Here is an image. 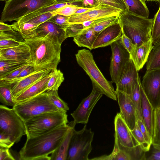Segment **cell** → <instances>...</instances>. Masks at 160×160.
<instances>
[{
    "label": "cell",
    "instance_id": "cell-39",
    "mask_svg": "<svg viewBox=\"0 0 160 160\" xmlns=\"http://www.w3.org/2000/svg\"><path fill=\"white\" fill-rule=\"evenodd\" d=\"M56 15V14L54 11L48 12L31 18L24 22L30 23L38 26L48 21Z\"/></svg>",
    "mask_w": 160,
    "mask_h": 160
},
{
    "label": "cell",
    "instance_id": "cell-29",
    "mask_svg": "<svg viewBox=\"0 0 160 160\" xmlns=\"http://www.w3.org/2000/svg\"><path fill=\"white\" fill-rule=\"evenodd\" d=\"M91 160H131V159L129 155L125 151L119 148L117 140L115 138L113 149L110 154L103 155Z\"/></svg>",
    "mask_w": 160,
    "mask_h": 160
},
{
    "label": "cell",
    "instance_id": "cell-43",
    "mask_svg": "<svg viewBox=\"0 0 160 160\" xmlns=\"http://www.w3.org/2000/svg\"><path fill=\"white\" fill-rule=\"evenodd\" d=\"M119 21L118 16H113L109 19L103 21L92 28L95 32L98 34L103 30Z\"/></svg>",
    "mask_w": 160,
    "mask_h": 160
},
{
    "label": "cell",
    "instance_id": "cell-21",
    "mask_svg": "<svg viewBox=\"0 0 160 160\" xmlns=\"http://www.w3.org/2000/svg\"><path fill=\"white\" fill-rule=\"evenodd\" d=\"M50 70L36 71L17 82L11 85V93L14 98L33 84L48 74Z\"/></svg>",
    "mask_w": 160,
    "mask_h": 160
},
{
    "label": "cell",
    "instance_id": "cell-23",
    "mask_svg": "<svg viewBox=\"0 0 160 160\" xmlns=\"http://www.w3.org/2000/svg\"><path fill=\"white\" fill-rule=\"evenodd\" d=\"M153 46L152 41L151 39L140 45L136 46L130 54V59L133 61L138 71L141 70L147 62Z\"/></svg>",
    "mask_w": 160,
    "mask_h": 160
},
{
    "label": "cell",
    "instance_id": "cell-47",
    "mask_svg": "<svg viewBox=\"0 0 160 160\" xmlns=\"http://www.w3.org/2000/svg\"><path fill=\"white\" fill-rule=\"evenodd\" d=\"M69 19V17L56 14L48 21L55 23L65 30L70 24Z\"/></svg>",
    "mask_w": 160,
    "mask_h": 160
},
{
    "label": "cell",
    "instance_id": "cell-1",
    "mask_svg": "<svg viewBox=\"0 0 160 160\" xmlns=\"http://www.w3.org/2000/svg\"><path fill=\"white\" fill-rule=\"evenodd\" d=\"M71 125L72 121L46 133L27 138L19 152V159L37 160L51 154L58 147Z\"/></svg>",
    "mask_w": 160,
    "mask_h": 160
},
{
    "label": "cell",
    "instance_id": "cell-38",
    "mask_svg": "<svg viewBox=\"0 0 160 160\" xmlns=\"http://www.w3.org/2000/svg\"><path fill=\"white\" fill-rule=\"evenodd\" d=\"M131 132L139 146L145 152L148 151L151 145L146 142L137 123L133 129L131 130Z\"/></svg>",
    "mask_w": 160,
    "mask_h": 160
},
{
    "label": "cell",
    "instance_id": "cell-19",
    "mask_svg": "<svg viewBox=\"0 0 160 160\" xmlns=\"http://www.w3.org/2000/svg\"><path fill=\"white\" fill-rule=\"evenodd\" d=\"M4 59L31 63V54L28 46L23 41L13 47L0 49V60Z\"/></svg>",
    "mask_w": 160,
    "mask_h": 160
},
{
    "label": "cell",
    "instance_id": "cell-24",
    "mask_svg": "<svg viewBox=\"0 0 160 160\" xmlns=\"http://www.w3.org/2000/svg\"><path fill=\"white\" fill-rule=\"evenodd\" d=\"M76 124L72 121V125L57 148L50 156L51 160H66L68 149L73 129Z\"/></svg>",
    "mask_w": 160,
    "mask_h": 160
},
{
    "label": "cell",
    "instance_id": "cell-53",
    "mask_svg": "<svg viewBox=\"0 0 160 160\" xmlns=\"http://www.w3.org/2000/svg\"><path fill=\"white\" fill-rule=\"evenodd\" d=\"M9 148L0 147V160H15Z\"/></svg>",
    "mask_w": 160,
    "mask_h": 160
},
{
    "label": "cell",
    "instance_id": "cell-49",
    "mask_svg": "<svg viewBox=\"0 0 160 160\" xmlns=\"http://www.w3.org/2000/svg\"><path fill=\"white\" fill-rule=\"evenodd\" d=\"M14 143L9 136L0 132V147L9 148Z\"/></svg>",
    "mask_w": 160,
    "mask_h": 160
},
{
    "label": "cell",
    "instance_id": "cell-40",
    "mask_svg": "<svg viewBox=\"0 0 160 160\" xmlns=\"http://www.w3.org/2000/svg\"><path fill=\"white\" fill-rule=\"evenodd\" d=\"M9 39L19 42L24 41L22 36L18 32L13 30L7 31H0V40Z\"/></svg>",
    "mask_w": 160,
    "mask_h": 160
},
{
    "label": "cell",
    "instance_id": "cell-45",
    "mask_svg": "<svg viewBox=\"0 0 160 160\" xmlns=\"http://www.w3.org/2000/svg\"><path fill=\"white\" fill-rule=\"evenodd\" d=\"M36 71L34 66L30 63L20 73L15 79L7 83H0L12 85Z\"/></svg>",
    "mask_w": 160,
    "mask_h": 160
},
{
    "label": "cell",
    "instance_id": "cell-36",
    "mask_svg": "<svg viewBox=\"0 0 160 160\" xmlns=\"http://www.w3.org/2000/svg\"><path fill=\"white\" fill-rule=\"evenodd\" d=\"M160 145V107L154 111V122L152 144Z\"/></svg>",
    "mask_w": 160,
    "mask_h": 160
},
{
    "label": "cell",
    "instance_id": "cell-7",
    "mask_svg": "<svg viewBox=\"0 0 160 160\" xmlns=\"http://www.w3.org/2000/svg\"><path fill=\"white\" fill-rule=\"evenodd\" d=\"M17 114L25 122L41 114L58 111L49 99L46 92L12 107Z\"/></svg>",
    "mask_w": 160,
    "mask_h": 160
},
{
    "label": "cell",
    "instance_id": "cell-20",
    "mask_svg": "<svg viewBox=\"0 0 160 160\" xmlns=\"http://www.w3.org/2000/svg\"><path fill=\"white\" fill-rule=\"evenodd\" d=\"M50 72L14 98L15 104L28 100L47 91Z\"/></svg>",
    "mask_w": 160,
    "mask_h": 160
},
{
    "label": "cell",
    "instance_id": "cell-32",
    "mask_svg": "<svg viewBox=\"0 0 160 160\" xmlns=\"http://www.w3.org/2000/svg\"><path fill=\"white\" fill-rule=\"evenodd\" d=\"M29 63L4 59L0 60V78L14 70Z\"/></svg>",
    "mask_w": 160,
    "mask_h": 160
},
{
    "label": "cell",
    "instance_id": "cell-61",
    "mask_svg": "<svg viewBox=\"0 0 160 160\" xmlns=\"http://www.w3.org/2000/svg\"><path fill=\"white\" fill-rule=\"evenodd\" d=\"M8 0H0L1 1H7Z\"/></svg>",
    "mask_w": 160,
    "mask_h": 160
},
{
    "label": "cell",
    "instance_id": "cell-6",
    "mask_svg": "<svg viewBox=\"0 0 160 160\" xmlns=\"http://www.w3.org/2000/svg\"><path fill=\"white\" fill-rule=\"evenodd\" d=\"M56 2L55 0H8L2 12L0 22L18 21L27 15Z\"/></svg>",
    "mask_w": 160,
    "mask_h": 160
},
{
    "label": "cell",
    "instance_id": "cell-57",
    "mask_svg": "<svg viewBox=\"0 0 160 160\" xmlns=\"http://www.w3.org/2000/svg\"><path fill=\"white\" fill-rule=\"evenodd\" d=\"M13 30L11 25L0 22V31H7Z\"/></svg>",
    "mask_w": 160,
    "mask_h": 160
},
{
    "label": "cell",
    "instance_id": "cell-50",
    "mask_svg": "<svg viewBox=\"0 0 160 160\" xmlns=\"http://www.w3.org/2000/svg\"><path fill=\"white\" fill-rule=\"evenodd\" d=\"M137 123L139 126L146 142L150 144H152V138L150 135L143 121L142 120H137Z\"/></svg>",
    "mask_w": 160,
    "mask_h": 160
},
{
    "label": "cell",
    "instance_id": "cell-46",
    "mask_svg": "<svg viewBox=\"0 0 160 160\" xmlns=\"http://www.w3.org/2000/svg\"><path fill=\"white\" fill-rule=\"evenodd\" d=\"M30 63L23 65L0 78V83H6L15 79L20 73Z\"/></svg>",
    "mask_w": 160,
    "mask_h": 160
},
{
    "label": "cell",
    "instance_id": "cell-17",
    "mask_svg": "<svg viewBox=\"0 0 160 160\" xmlns=\"http://www.w3.org/2000/svg\"><path fill=\"white\" fill-rule=\"evenodd\" d=\"M122 34V28L119 21L108 27L98 34L92 46V49L105 47L119 40Z\"/></svg>",
    "mask_w": 160,
    "mask_h": 160
},
{
    "label": "cell",
    "instance_id": "cell-26",
    "mask_svg": "<svg viewBox=\"0 0 160 160\" xmlns=\"http://www.w3.org/2000/svg\"><path fill=\"white\" fill-rule=\"evenodd\" d=\"M82 0H74L66 2H56L52 5L40 9L35 12L27 15L18 21L20 22H24L35 17L44 13L53 12L58 8L67 5H73L82 7Z\"/></svg>",
    "mask_w": 160,
    "mask_h": 160
},
{
    "label": "cell",
    "instance_id": "cell-41",
    "mask_svg": "<svg viewBox=\"0 0 160 160\" xmlns=\"http://www.w3.org/2000/svg\"><path fill=\"white\" fill-rule=\"evenodd\" d=\"M84 28L82 24H70L65 29L66 38L73 37Z\"/></svg>",
    "mask_w": 160,
    "mask_h": 160
},
{
    "label": "cell",
    "instance_id": "cell-2",
    "mask_svg": "<svg viewBox=\"0 0 160 160\" xmlns=\"http://www.w3.org/2000/svg\"><path fill=\"white\" fill-rule=\"evenodd\" d=\"M28 46L31 63L37 71L57 69L61 61V44L48 37H35L24 40Z\"/></svg>",
    "mask_w": 160,
    "mask_h": 160
},
{
    "label": "cell",
    "instance_id": "cell-30",
    "mask_svg": "<svg viewBox=\"0 0 160 160\" xmlns=\"http://www.w3.org/2000/svg\"><path fill=\"white\" fill-rule=\"evenodd\" d=\"M11 25L13 29L20 33L24 40L28 38L38 26L32 23L19 21L14 22Z\"/></svg>",
    "mask_w": 160,
    "mask_h": 160
},
{
    "label": "cell",
    "instance_id": "cell-60",
    "mask_svg": "<svg viewBox=\"0 0 160 160\" xmlns=\"http://www.w3.org/2000/svg\"><path fill=\"white\" fill-rule=\"evenodd\" d=\"M144 2L146 1H154L160 2V0H142Z\"/></svg>",
    "mask_w": 160,
    "mask_h": 160
},
{
    "label": "cell",
    "instance_id": "cell-28",
    "mask_svg": "<svg viewBox=\"0 0 160 160\" xmlns=\"http://www.w3.org/2000/svg\"><path fill=\"white\" fill-rule=\"evenodd\" d=\"M147 70H160V42L153 45L146 62Z\"/></svg>",
    "mask_w": 160,
    "mask_h": 160
},
{
    "label": "cell",
    "instance_id": "cell-48",
    "mask_svg": "<svg viewBox=\"0 0 160 160\" xmlns=\"http://www.w3.org/2000/svg\"><path fill=\"white\" fill-rule=\"evenodd\" d=\"M119 40L122 44L130 55L134 50L136 45L133 43L130 38L125 35L123 32L122 36Z\"/></svg>",
    "mask_w": 160,
    "mask_h": 160
},
{
    "label": "cell",
    "instance_id": "cell-62",
    "mask_svg": "<svg viewBox=\"0 0 160 160\" xmlns=\"http://www.w3.org/2000/svg\"><path fill=\"white\" fill-rule=\"evenodd\" d=\"M75 0V1H78V0Z\"/></svg>",
    "mask_w": 160,
    "mask_h": 160
},
{
    "label": "cell",
    "instance_id": "cell-4",
    "mask_svg": "<svg viewBox=\"0 0 160 160\" xmlns=\"http://www.w3.org/2000/svg\"><path fill=\"white\" fill-rule=\"evenodd\" d=\"M78 65L90 78L92 84L98 90L108 98L116 101V90L111 81L108 80L97 66L92 52L88 49L79 50L75 54Z\"/></svg>",
    "mask_w": 160,
    "mask_h": 160
},
{
    "label": "cell",
    "instance_id": "cell-59",
    "mask_svg": "<svg viewBox=\"0 0 160 160\" xmlns=\"http://www.w3.org/2000/svg\"><path fill=\"white\" fill-rule=\"evenodd\" d=\"M57 2H66L74 1V0H55Z\"/></svg>",
    "mask_w": 160,
    "mask_h": 160
},
{
    "label": "cell",
    "instance_id": "cell-16",
    "mask_svg": "<svg viewBox=\"0 0 160 160\" xmlns=\"http://www.w3.org/2000/svg\"><path fill=\"white\" fill-rule=\"evenodd\" d=\"M120 113L131 130L137 123L136 110L130 96L124 92L116 90Z\"/></svg>",
    "mask_w": 160,
    "mask_h": 160
},
{
    "label": "cell",
    "instance_id": "cell-18",
    "mask_svg": "<svg viewBox=\"0 0 160 160\" xmlns=\"http://www.w3.org/2000/svg\"><path fill=\"white\" fill-rule=\"evenodd\" d=\"M45 36L55 39L61 45L66 39L65 30L49 21L39 25L27 39L35 37Z\"/></svg>",
    "mask_w": 160,
    "mask_h": 160
},
{
    "label": "cell",
    "instance_id": "cell-14",
    "mask_svg": "<svg viewBox=\"0 0 160 160\" xmlns=\"http://www.w3.org/2000/svg\"><path fill=\"white\" fill-rule=\"evenodd\" d=\"M114 124V137L120 145L129 148L139 146L120 112L115 117Z\"/></svg>",
    "mask_w": 160,
    "mask_h": 160
},
{
    "label": "cell",
    "instance_id": "cell-52",
    "mask_svg": "<svg viewBox=\"0 0 160 160\" xmlns=\"http://www.w3.org/2000/svg\"><path fill=\"white\" fill-rule=\"evenodd\" d=\"M112 17L101 18L84 22L82 24L84 26V28H89L93 27L103 21L108 20Z\"/></svg>",
    "mask_w": 160,
    "mask_h": 160
},
{
    "label": "cell",
    "instance_id": "cell-51",
    "mask_svg": "<svg viewBox=\"0 0 160 160\" xmlns=\"http://www.w3.org/2000/svg\"><path fill=\"white\" fill-rule=\"evenodd\" d=\"M21 42L9 39L0 40V49L13 47L19 45Z\"/></svg>",
    "mask_w": 160,
    "mask_h": 160
},
{
    "label": "cell",
    "instance_id": "cell-13",
    "mask_svg": "<svg viewBox=\"0 0 160 160\" xmlns=\"http://www.w3.org/2000/svg\"><path fill=\"white\" fill-rule=\"evenodd\" d=\"M102 95L92 86V91L89 95L82 100L76 109L71 114L76 124H86L88 122L93 109Z\"/></svg>",
    "mask_w": 160,
    "mask_h": 160
},
{
    "label": "cell",
    "instance_id": "cell-8",
    "mask_svg": "<svg viewBox=\"0 0 160 160\" xmlns=\"http://www.w3.org/2000/svg\"><path fill=\"white\" fill-rule=\"evenodd\" d=\"M94 132L86 125L79 131L73 129L68 151L67 160H88L92 150Z\"/></svg>",
    "mask_w": 160,
    "mask_h": 160
},
{
    "label": "cell",
    "instance_id": "cell-25",
    "mask_svg": "<svg viewBox=\"0 0 160 160\" xmlns=\"http://www.w3.org/2000/svg\"><path fill=\"white\" fill-rule=\"evenodd\" d=\"M98 34L92 27L84 28L78 34L73 37V41L79 47H85L92 50Z\"/></svg>",
    "mask_w": 160,
    "mask_h": 160
},
{
    "label": "cell",
    "instance_id": "cell-27",
    "mask_svg": "<svg viewBox=\"0 0 160 160\" xmlns=\"http://www.w3.org/2000/svg\"><path fill=\"white\" fill-rule=\"evenodd\" d=\"M128 11L136 15L148 18L149 12L146 4L142 0H124Z\"/></svg>",
    "mask_w": 160,
    "mask_h": 160
},
{
    "label": "cell",
    "instance_id": "cell-3",
    "mask_svg": "<svg viewBox=\"0 0 160 160\" xmlns=\"http://www.w3.org/2000/svg\"><path fill=\"white\" fill-rule=\"evenodd\" d=\"M122 32L138 46L151 39L153 18L149 19L123 11L118 16Z\"/></svg>",
    "mask_w": 160,
    "mask_h": 160
},
{
    "label": "cell",
    "instance_id": "cell-10",
    "mask_svg": "<svg viewBox=\"0 0 160 160\" xmlns=\"http://www.w3.org/2000/svg\"><path fill=\"white\" fill-rule=\"evenodd\" d=\"M112 55L109 68L112 83L117 84L128 62L130 59L129 52L118 40L110 45Z\"/></svg>",
    "mask_w": 160,
    "mask_h": 160
},
{
    "label": "cell",
    "instance_id": "cell-35",
    "mask_svg": "<svg viewBox=\"0 0 160 160\" xmlns=\"http://www.w3.org/2000/svg\"><path fill=\"white\" fill-rule=\"evenodd\" d=\"M46 93L50 100L59 110L67 112L69 110L68 104L59 97L58 90L47 91Z\"/></svg>",
    "mask_w": 160,
    "mask_h": 160
},
{
    "label": "cell",
    "instance_id": "cell-22",
    "mask_svg": "<svg viewBox=\"0 0 160 160\" xmlns=\"http://www.w3.org/2000/svg\"><path fill=\"white\" fill-rule=\"evenodd\" d=\"M140 92L141 110L143 121L152 138L154 127V109L146 95L141 83Z\"/></svg>",
    "mask_w": 160,
    "mask_h": 160
},
{
    "label": "cell",
    "instance_id": "cell-31",
    "mask_svg": "<svg viewBox=\"0 0 160 160\" xmlns=\"http://www.w3.org/2000/svg\"><path fill=\"white\" fill-rule=\"evenodd\" d=\"M140 78H139L132 94L129 95L134 106L136 113L137 120L143 121L141 110V101Z\"/></svg>",
    "mask_w": 160,
    "mask_h": 160
},
{
    "label": "cell",
    "instance_id": "cell-9",
    "mask_svg": "<svg viewBox=\"0 0 160 160\" xmlns=\"http://www.w3.org/2000/svg\"><path fill=\"white\" fill-rule=\"evenodd\" d=\"M0 132L9 136L14 143L26 135L24 122L14 109L5 105L0 106Z\"/></svg>",
    "mask_w": 160,
    "mask_h": 160
},
{
    "label": "cell",
    "instance_id": "cell-55",
    "mask_svg": "<svg viewBox=\"0 0 160 160\" xmlns=\"http://www.w3.org/2000/svg\"><path fill=\"white\" fill-rule=\"evenodd\" d=\"M100 4L110 5L120 9L119 6L112 0H97Z\"/></svg>",
    "mask_w": 160,
    "mask_h": 160
},
{
    "label": "cell",
    "instance_id": "cell-37",
    "mask_svg": "<svg viewBox=\"0 0 160 160\" xmlns=\"http://www.w3.org/2000/svg\"><path fill=\"white\" fill-rule=\"evenodd\" d=\"M151 39L153 45L160 42V4L158 10L153 18Z\"/></svg>",
    "mask_w": 160,
    "mask_h": 160
},
{
    "label": "cell",
    "instance_id": "cell-42",
    "mask_svg": "<svg viewBox=\"0 0 160 160\" xmlns=\"http://www.w3.org/2000/svg\"><path fill=\"white\" fill-rule=\"evenodd\" d=\"M144 160H160V145L152 144L149 150L145 152Z\"/></svg>",
    "mask_w": 160,
    "mask_h": 160
},
{
    "label": "cell",
    "instance_id": "cell-56",
    "mask_svg": "<svg viewBox=\"0 0 160 160\" xmlns=\"http://www.w3.org/2000/svg\"><path fill=\"white\" fill-rule=\"evenodd\" d=\"M120 7L123 11H128V8L124 0H112Z\"/></svg>",
    "mask_w": 160,
    "mask_h": 160
},
{
    "label": "cell",
    "instance_id": "cell-34",
    "mask_svg": "<svg viewBox=\"0 0 160 160\" xmlns=\"http://www.w3.org/2000/svg\"><path fill=\"white\" fill-rule=\"evenodd\" d=\"M11 89V85L0 83V102L5 105L13 107L15 103Z\"/></svg>",
    "mask_w": 160,
    "mask_h": 160
},
{
    "label": "cell",
    "instance_id": "cell-54",
    "mask_svg": "<svg viewBox=\"0 0 160 160\" xmlns=\"http://www.w3.org/2000/svg\"><path fill=\"white\" fill-rule=\"evenodd\" d=\"M100 5L97 0H83L82 7L83 8H92Z\"/></svg>",
    "mask_w": 160,
    "mask_h": 160
},
{
    "label": "cell",
    "instance_id": "cell-11",
    "mask_svg": "<svg viewBox=\"0 0 160 160\" xmlns=\"http://www.w3.org/2000/svg\"><path fill=\"white\" fill-rule=\"evenodd\" d=\"M141 84L154 109L160 107V70H147Z\"/></svg>",
    "mask_w": 160,
    "mask_h": 160
},
{
    "label": "cell",
    "instance_id": "cell-15",
    "mask_svg": "<svg viewBox=\"0 0 160 160\" xmlns=\"http://www.w3.org/2000/svg\"><path fill=\"white\" fill-rule=\"evenodd\" d=\"M138 71L130 59L126 65L119 81L116 84V90L130 95L139 78Z\"/></svg>",
    "mask_w": 160,
    "mask_h": 160
},
{
    "label": "cell",
    "instance_id": "cell-33",
    "mask_svg": "<svg viewBox=\"0 0 160 160\" xmlns=\"http://www.w3.org/2000/svg\"><path fill=\"white\" fill-rule=\"evenodd\" d=\"M64 80L63 74L60 70H52L47 85V91L58 90Z\"/></svg>",
    "mask_w": 160,
    "mask_h": 160
},
{
    "label": "cell",
    "instance_id": "cell-5",
    "mask_svg": "<svg viewBox=\"0 0 160 160\" xmlns=\"http://www.w3.org/2000/svg\"><path fill=\"white\" fill-rule=\"evenodd\" d=\"M66 112L62 110L46 112L25 122L27 137L36 136L67 124Z\"/></svg>",
    "mask_w": 160,
    "mask_h": 160
},
{
    "label": "cell",
    "instance_id": "cell-58",
    "mask_svg": "<svg viewBox=\"0 0 160 160\" xmlns=\"http://www.w3.org/2000/svg\"><path fill=\"white\" fill-rule=\"evenodd\" d=\"M93 7L92 8H83L79 9L77 10L74 14H78L82 13L88 11L92 9Z\"/></svg>",
    "mask_w": 160,
    "mask_h": 160
},
{
    "label": "cell",
    "instance_id": "cell-12",
    "mask_svg": "<svg viewBox=\"0 0 160 160\" xmlns=\"http://www.w3.org/2000/svg\"><path fill=\"white\" fill-rule=\"evenodd\" d=\"M123 11L110 5L100 4L87 11L74 14L69 17L70 24L81 23L85 21L103 17L118 16Z\"/></svg>",
    "mask_w": 160,
    "mask_h": 160
},
{
    "label": "cell",
    "instance_id": "cell-44",
    "mask_svg": "<svg viewBox=\"0 0 160 160\" xmlns=\"http://www.w3.org/2000/svg\"><path fill=\"white\" fill-rule=\"evenodd\" d=\"M82 8L73 5H67L54 12L56 14L70 17L74 14L77 10Z\"/></svg>",
    "mask_w": 160,
    "mask_h": 160
}]
</instances>
